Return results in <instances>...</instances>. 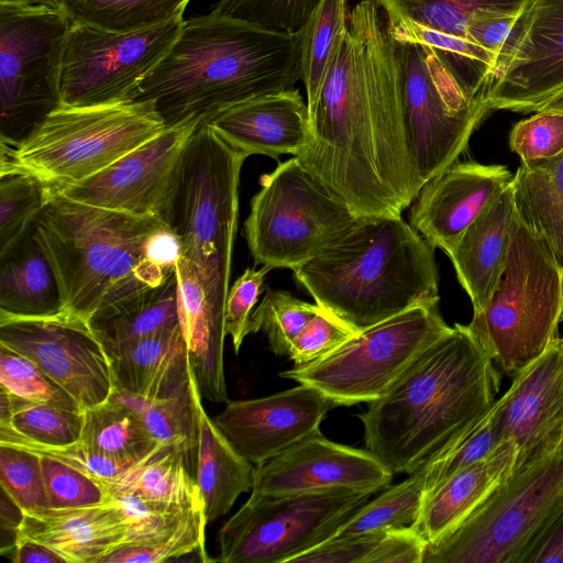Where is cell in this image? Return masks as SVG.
<instances>
[{"instance_id":"obj_20","label":"cell","mask_w":563,"mask_h":563,"mask_svg":"<svg viewBox=\"0 0 563 563\" xmlns=\"http://www.w3.org/2000/svg\"><path fill=\"white\" fill-rule=\"evenodd\" d=\"M394 474L369 451L328 440L321 431L255 467L251 494L291 495L331 489L378 492Z\"/></svg>"},{"instance_id":"obj_11","label":"cell","mask_w":563,"mask_h":563,"mask_svg":"<svg viewBox=\"0 0 563 563\" xmlns=\"http://www.w3.org/2000/svg\"><path fill=\"white\" fill-rule=\"evenodd\" d=\"M563 508V449L515 471L461 525L428 543L422 563H522Z\"/></svg>"},{"instance_id":"obj_26","label":"cell","mask_w":563,"mask_h":563,"mask_svg":"<svg viewBox=\"0 0 563 563\" xmlns=\"http://www.w3.org/2000/svg\"><path fill=\"white\" fill-rule=\"evenodd\" d=\"M517 449L503 441L486 457L460 470L427 494L418 528L433 543L461 525L514 473Z\"/></svg>"},{"instance_id":"obj_27","label":"cell","mask_w":563,"mask_h":563,"mask_svg":"<svg viewBox=\"0 0 563 563\" xmlns=\"http://www.w3.org/2000/svg\"><path fill=\"white\" fill-rule=\"evenodd\" d=\"M108 356L115 389L145 399L170 396L192 379L180 324L135 341Z\"/></svg>"},{"instance_id":"obj_24","label":"cell","mask_w":563,"mask_h":563,"mask_svg":"<svg viewBox=\"0 0 563 563\" xmlns=\"http://www.w3.org/2000/svg\"><path fill=\"white\" fill-rule=\"evenodd\" d=\"M18 537L53 550L66 563H100L128 542L129 525L115 504L48 508L24 514Z\"/></svg>"},{"instance_id":"obj_17","label":"cell","mask_w":563,"mask_h":563,"mask_svg":"<svg viewBox=\"0 0 563 563\" xmlns=\"http://www.w3.org/2000/svg\"><path fill=\"white\" fill-rule=\"evenodd\" d=\"M482 81L490 111L536 112L563 91V0H529Z\"/></svg>"},{"instance_id":"obj_12","label":"cell","mask_w":563,"mask_h":563,"mask_svg":"<svg viewBox=\"0 0 563 563\" xmlns=\"http://www.w3.org/2000/svg\"><path fill=\"white\" fill-rule=\"evenodd\" d=\"M438 303L417 306L362 330L325 357L279 376L314 387L334 407L374 401L451 330Z\"/></svg>"},{"instance_id":"obj_23","label":"cell","mask_w":563,"mask_h":563,"mask_svg":"<svg viewBox=\"0 0 563 563\" xmlns=\"http://www.w3.org/2000/svg\"><path fill=\"white\" fill-rule=\"evenodd\" d=\"M203 122L246 156H298L312 140L309 109L297 89L255 97Z\"/></svg>"},{"instance_id":"obj_9","label":"cell","mask_w":563,"mask_h":563,"mask_svg":"<svg viewBox=\"0 0 563 563\" xmlns=\"http://www.w3.org/2000/svg\"><path fill=\"white\" fill-rule=\"evenodd\" d=\"M388 36L398 67L407 146L422 186L457 159L490 110L483 92L439 51Z\"/></svg>"},{"instance_id":"obj_32","label":"cell","mask_w":563,"mask_h":563,"mask_svg":"<svg viewBox=\"0 0 563 563\" xmlns=\"http://www.w3.org/2000/svg\"><path fill=\"white\" fill-rule=\"evenodd\" d=\"M516 216L563 263V154L521 162L511 181Z\"/></svg>"},{"instance_id":"obj_4","label":"cell","mask_w":563,"mask_h":563,"mask_svg":"<svg viewBox=\"0 0 563 563\" xmlns=\"http://www.w3.org/2000/svg\"><path fill=\"white\" fill-rule=\"evenodd\" d=\"M294 275L317 305L357 332L439 302L434 247L401 216L361 217Z\"/></svg>"},{"instance_id":"obj_45","label":"cell","mask_w":563,"mask_h":563,"mask_svg":"<svg viewBox=\"0 0 563 563\" xmlns=\"http://www.w3.org/2000/svg\"><path fill=\"white\" fill-rule=\"evenodd\" d=\"M318 310L319 305L302 301L288 291L267 289L251 314L250 333L262 331L274 354L287 355L294 339Z\"/></svg>"},{"instance_id":"obj_44","label":"cell","mask_w":563,"mask_h":563,"mask_svg":"<svg viewBox=\"0 0 563 563\" xmlns=\"http://www.w3.org/2000/svg\"><path fill=\"white\" fill-rule=\"evenodd\" d=\"M498 410L497 399L486 413L430 462L427 494L460 470L489 455L503 442Z\"/></svg>"},{"instance_id":"obj_55","label":"cell","mask_w":563,"mask_h":563,"mask_svg":"<svg viewBox=\"0 0 563 563\" xmlns=\"http://www.w3.org/2000/svg\"><path fill=\"white\" fill-rule=\"evenodd\" d=\"M522 563H563V508L532 544Z\"/></svg>"},{"instance_id":"obj_34","label":"cell","mask_w":563,"mask_h":563,"mask_svg":"<svg viewBox=\"0 0 563 563\" xmlns=\"http://www.w3.org/2000/svg\"><path fill=\"white\" fill-rule=\"evenodd\" d=\"M427 540L418 526L331 538L291 563H422Z\"/></svg>"},{"instance_id":"obj_56","label":"cell","mask_w":563,"mask_h":563,"mask_svg":"<svg viewBox=\"0 0 563 563\" xmlns=\"http://www.w3.org/2000/svg\"><path fill=\"white\" fill-rule=\"evenodd\" d=\"M180 256V239L170 225H164L150 235L146 242V257L150 262L168 272L174 269Z\"/></svg>"},{"instance_id":"obj_61","label":"cell","mask_w":563,"mask_h":563,"mask_svg":"<svg viewBox=\"0 0 563 563\" xmlns=\"http://www.w3.org/2000/svg\"><path fill=\"white\" fill-rule=\"evenodd\" d=\"M0 4H11V5H49V7L59 8V0H0Z\"/></svg>"},{"instance_id":"obj_52","label":"cell","mask_w":563,"mask_h":563,"mask_svg":"<svg viewBox=\"0 0 563 563\" xmlns=\"http://www.w3.org/2000/svg\"><path fill=\"white\" fill-rule=\"evenodd\" d=\"M509 145L521 162L563 154V114L540 111L516 123L509 135Z\"/></svg>"},{"instance_id":"obj_40","label":"cell","mask_w":563,"mask_h":563,"mask_svg":"<svg viewBox=\"0 0 563 563\" xmlns=\"http://www.w3.org/2000/svg\"><path fill=\"white\" fill-rule=\"evenodd\" d=\"M347 0H320L297 32L300 71L309 113L314 109L341 33L349 24Z\"/></svg>"},{"instance_id":"obj_50","label":"cell","mask_w":563,"mask_h":563,"mask_svg":"<svg viewBox=\"0 0 563 563\" xmlns=\"http://www.w3.org/2000/svg\"><path fill=\"white\" fill-rule=\"evenodd\" d=\"M113 504L123 511L129 525L125 544L140 543L174 528L196 506L183 507L142 498L129 492L111 489Z\"/></svg>"},{"instance_id":"obj_36","label":"cell","mask_w":563,"mask_h":563,"mask_svg":"<svg viewBox=\"0 0 563 563\" xmlns=\"http://www.w3.org/2000/svg\"><path fill=\"white\" fill-rule=\"evenodd\" d=\"M109 490L183 507L202 504L196 482V464L181 450L161 445L150 457L112 483Z\"/></svg>"},{"instance_id":"obj_57","label":"cell","mask_w":563,"mask_h":563,"mask_svg":"<svg viewBox=\"0 0 563 563\" xmlns=\"http://www.w3.org/2000/svg\"><path fill=\"white\" fill-rule=\"evenodd\" d=\"M518 16L494 18L470 25L466 38L492 52L496 59Z\"/></svg>"},{"instance_id":"obj_10","label":"cell","mask_w":563,"mask_h":563,"mask_svg":"<svg viewBox=\"0 0 563 563\" xmlns=\"http://www.w3.org/2000/svg\"><path fill=\"white\" fill-rule=\"evenodd\" d=\"M244 236L255 265L295 271L358 221L350 206L295 156L261 177Z\"/></svg>"},{"instance_id":"obj_46","label":"cell","mask_w":563,"mask_h":563,"mask_svg":"<svg viewBox=\"0 0 563 563\" xmlns=\"http://www.w3.org/2000/svg\"><path fill=\"white\" fill-rule=\"evenodd\" d=\"M38 455L49 508H81L113 504L112 495L104 482L63 461Z\"/></svg>"},{"instance_id":"obj_18","label":"cell","mask_w":563,"mask_h":563,"mask_svg":"<svg viewBox=\"0 0 563 563\" xmlns=\"http://www.w3.org/2000/svg\"><path fill=\"white\" fill-rule=\"evenodd\" d=\"M0 344L24 355L82 410L114 391L110 360L89 323L70 314L0 321Z\"/></svg>"},{"instance_id":"obj_43","label":"cell","mask_w":563,"mask_h":563,"mask_svg":"<svg viewBox=\"0 0 563 563\" xmlns=\"http://www.w3.org/2000/svg\"><path fill=\"white\" fill-rule=\"evenodd\" d=\"M52 196V187L33 175H0V254L31 228Z\"/></svg>"},{"instance_id":"obj_25","label":"cell","mask_w":563,"mask_h":563,"mask_svg":"<svg viewBox=\"0 0 563 563\" xmlns=\"http://www.w3.org/2000/svg\"><path fill=\"white\" fill-rule=\"evenodd\" d=\"M515 221L512 189H505L465 229L448 255L468 295L473 313L492 299L504 273Z\"/></svg>"},{"instance_id":"obj_6","label":"cell","mask_w":563,"mask_h":563,"mask_svg":"<svg viewBox=\"0 0 563 563\" xmlns=\"http://www.w3.org/2000/svg\"><path fill=\"white\" fill-rule=\"evenodd\" d=\"M246 157L200 122L184 154L172 224L212 318L224 328L240 175Z\"/></svg>"},{"instance_id":"obj_33","label":"cell","mask_w":563,"mask_h":563,"mask_svg":"<svg viewBox=\"0 0 563 563\" xmlns=\"http://www.w3.org/2000/svg\"><path fill=\"white\" fill-rule=\"evenodd\" d=\"M386 23L410 22L440 33L464 37L475 22L519 16L529 0H375Z\"/></svg>"},{"instance_id":"obj_7","label":"cell","mask_w":563,"mask_h":563,"mask_svg":"<svg viewBox=\"0 0 563 563\" xmlns=\"http://www.w3.org/2000/svg\"><path fill=\"white\" fill-rule=\"evenodd\" d=\"M563 319V263L515 212L501 279L467 324L493 363L515 376L558 338Z\"/></svg>"},{"instance_id":"obj_48","label":"cell","mask_w":563,"mask_h":563,"mask_svg":"<svg viewBox=\"0 0 563 563\" xmlns=\"http://www.w3.org/2000/svg\"><path fill=\"white\" fill-rule=\"evenodd\" d=\"M0 485L24 514L49 508L40 455L0 444Z\"/></svg>"},{"instance_id":"obj_31","label":"cell","mask_w":563,"mask_h":563,"mask_svg":"<svg viewBox=\"0 0 563 563\" xmlns=\"http://www.w3.org/2000/svg\"><path fill=\"white\" fill-rule=\"evenodd\" d=\"M88 323L107 354L180 324L175 268L161 285L96 311Z\"/></svg>"},{"instance_id":"obj_28","label":"cell","mask_w":563,"mask_h":563,"mask_svg":"<svg viewBox=\"0 0 563 563\" xmlns=\"http://www.w3.org/2000/svg\"><path fill=\"white\" fill-rule=\"evenodd\" d=\"M63 311L55 271L33 223L0 254V321L49 318Z\"/></svg>"},{"instance_id":"obj_42","label":"cell","mask_w":563,"mask_h":563,"mask_svg":"<svg viewBox=\"0 0 563 563\" xmlns=\"http://www.w3.org/2000/svg\"><path fill=\"white\" fill-rule=\"evenodd\" d=\"M206 526L203 507L198 505L168 531L144 542L124 544L100 563H162L194 552L201 555L202 562L216 561L207 555L205 549Z\"/></svg>"},{"instance_id":"obj_35","label":"cell","mask_w":563,"mask_h":563,"mask_svg":"<svg viewBox=\"0 0 563 563\" xmlns=\"http://www.w3.org/2000/svg\"><path fill=\"white\" fill-rule=\"evenodd\" d=\"M79 442L103 456L128 463L146 460L162 445L137 412L112 396L84 410Z\"/></svg>"},{"instance_id":"obj_39","label":"cell","mask_w":563,"mask_h":563,"mask_svg":"<svg viewBox=\"0 0 563 563\" xmlns=\"http://www.w3.org/2000/svg\"><path fill=\"white\" fill-rule=\"evenodd\" d=\"M190 0H59L71 23L125 33L184 19Z\"/></svg>"},{"instance_id":"obj_13","label":"cell","mask_w":563,"mask_h":563,"mask_svg":"<svg viewBox=\"0 0 563 563\" xmlns=\"http://www.w3.org/2000/svg\"><path fill=\"white\" fill-rule=\"evenodd\" d=\"M70 26L59 8L0 4V145L20 143L62 106L59 70Z\"/></svg>"},{"instance_id":"obj_53","label":"cell","mask_w":563,"mask_h":563,"mask_svg":"<svg viewBox=\"0 0 563 563\" xmlns=\"http://www.w3.org/2000/svg\"><path fill=\"white\" fill-rule=\"evenodd\" d=\"M0 444L57 459L104 483L115 482L141 463L121 462L103 456L80 442L65 446H47L18 439H0Z\"/></svg>"},{"instance_id":"obj_51","label":"cell","mask_w":563,"mask_h":563,"mask_svg":"<svg viewBox=\"0 0 563 563\" xmlns=\"http://www.w3.org/2000/svg\"><path fill=\"white\" fill-rule=\"evenodd\" d=\"M356 333L336 314L319 306L294 339L287 355L297 366L310 364L325 357Z\"/></svg>"},{"instance_id":"obj_58","label":"cell","mask_w":563,"mask_h":563,"mask_svg":"<svg viewBox=\"0 0 563 563\" xmlns=\"http://www.w3.org/2000/svg\"><path fill=\"white\" fill-rule=\"evenodd\" d=\"M0 504V553L7 556L15 545L24 514L2 488Z\"/></svg>"},{"instance_id":"obj_62","label":"cell","mask_w":563,"mask_h":563,"mask_svg":"<svg viewBox=\"0 0 563 563\" xmlns=\"http://www.w3.org/2000/svg\"><path fill=\"white\" fill-rule=\"evenodd\" d=\"M561 340H562V343H563V338H561Z\"/></svg>"},{"instance_id":"obj_38","label":"cell","mask_w":563,"mask_h":563,"mask_svg":"<svg viewBox=\"0 0 563 563\" xmlns=\"http://www.w3.org/2000/svg\"><path fill=\"white\" fill-rule=\"evenodd\" d=\"M84 410L34 402L1 388L0 439H18L47 446L79 442Z\"/></svg>"},{"instance_id":"obj_21","label":"cell","mask_w":563,"mask_h":563,"mask_svg":"<svg viewBox=\"0 0 563 563\" xmlns=\"http://www.w3.org/2000/svg\"><path fill=\"white\" fill-rule=\"evenodd\" d=\"M333 407L321 391L299 384L262 398L228 400L212 419L235 451L258 466L320 431Z\"/></svg>"},{"instance_id":"obj_54","label":"cell","mask_w":563,"mask_h":563,"mask_svg":"<svg viewBox=\"0 0 563 563\" xmlns=\"http://www.w3.org/2000/svg\"><path fill=\"white\" fill-rule=\"evenodd\" d=\"M268 266L260 269L246 268L229 288L225 301V332L231 336L233 349L239 353L247 334H250V319L252 309L258 300Z\"/></svg>"},{"instance_id":"obj_5","label":"cell","mask_w":563,"mask_h":563,"mask_svg":"<svg viewBox=\"0 0 563 563\" xmlns=\"http://www.w3.org/2000/svg\"><path fill=\"white\" fill-rule=\"evenodd\" d=\"M34 223L57 277L63 312L87 322L96 311L161 285L170 272L146 257L150 235L168 225L159 219L53 192Z\"/></svg>"},{"instance_id":"obj_37","label":"cell","mask_w":563,"mask_h":563,"mask_svg":"<svg viewBox=\"0 0 563 563\" xmlns=\"http://www.w3.org/2000/svg\"><path fill=\"white\" fill-rule=\"evenodd\" d=\"M111 396L137 412L158 444L181 450L196 464L202 398L194 376L189 385L159 399L150 400L115 388Z\"/></svg>"},{"instance_id":"obj_30","label":"cell","mask_w":563,"mask_h":563,"mask_svg":"<svg viewBox=\"0 0 563 563\" xmlns=\"http://www.w3.org/2000/svg\"><path fill=\"white\" fill-rule=\"evenodd\" d=\"M198 430L196 482L209 523L227 515L241 494L252 490L256 466L235 451L202 402Z\"/></svg>"},{"instance_id":"obj_15","label":"cell","mask_w":563,"mask_h":563,"mask_svg":"<svg viewBox=\"0 0 563 563\" xmlns=\"http://www.w3.org/2000/svg\"><path fill=\"white\" fill-rule=\"evenodd\" d=\"M183 22L125 33L71 23L59 70L62 104L92 107L128 100L168 52Z\"/></svg>"},{"instance_id":"obj_19","label":"cell","mask_w":563,"mask_h":563,"mask_svg":"<svg viewBox=\"0 0 563 563\" xmlns=\"http://www.w3.org/2000/svg\"><path fill=\"white\" fill-rule=\"evenodd\" d=\"M498 402L501 439L511 440L517 449L515 471L563 449L561 338L558 336L537 360L514 376Z\"/></svg>"},{"instance_id":"obj_2","label":"cell","mask_w":563,"mask_h":563,"mask_svg":"<svg viewBox=\"0 0 563 563\" xmlns=\"http://www.w3.org/2000/svg\"><path fill=\"white\" fill-rule=\"evenodd\" d=\"M300 78L297 32L211 12L184 20L168 52L128 100L151 102L170 126L207 121L238 103L291 89Z\"/></svg>"},{"instance_id":"obj_22","label":"cell","mask_w":563,"mask_h":563,"mask_svg":"<svg viewBox=\"0 0 563 563\" xmlns=\"http://www.w3.org/2000/svg\"><path fill=\"white\" fill-rule=\"evenodd\" d=\"M514 175L504 165L453 163L426 181L410 205V224L446 255Z\"/></svg>"},{"instance_id":"obj_49","label":"cell","mask_w":563,"mask_h":563,"mask_svg":"<svg viewBox=\"0 0 563 563\" xmlns=\"http://www.w3.org/2000/svg\"><path fill=\"white\" fill-rule=\"evenodd\" d=\"M320 0H220L212 13L277 32L296 33Z\"/></svg>"},{"instance_id":"obj_16","label":"cell","mask_w":563,"mask_h":563,"mask_svg":"<svg viewBox=\"0 0 563 563\" xmlns=\"http://www.w3.org/2000/svg\"><path fill=\"white\" fill-rule=\"evenodd\" d=\"M200 122L189 119L166 126L100 173L53 192L172 227L184 154Z\"/></svg>"},{"instance_id":"obj_14","label":"cell","mask_w":563,"mask_h":563,"mask_svg":"<svg viewBox=\"0 0 563 563\" xmlns=\"http://www.w3.org/2000/svg\"><path fill=\"white\" fill-rule=\"evenodd\" d=\"M374 494L361 489L251 494L219 530L216 561L291 563L331 539Z\"/></svg>"},{"instance_id":"obj_29","label":"cell","mask_w":563,"mask_h":563,"mask_svg":"<svg viewBox=\"0 0 563 563\" xmlns=\"http://www.w3.org/2000/svg\"><path fill=\"white\" fill-rule=\"evenodd\" d=\"M179 292V323L190 371L202 399L227 402L224 375L225 328L212 318L192 266L180 256L175 265Z\"/></svg>"},{"instance_id":"obj_3","label":"cell","mask_w":563,"mask_h":563,"mask_svg":"<svg viewBox=\"0 0 563 563\" xmlns=\"http://www.w3.org/2000/svg\"><path fill=\"white\" fill-rule=\"evenodd\" d=\"M499 377L468 325L455 323L358 415L366 450L393 474L417 471L492 408Z\"/></svg>"},{"instance_id":"obj_1","label":"cell","mask_w":563,"mask_h":563,"mask_svg":"<svg viewBox=\"0 0 563 563\" xmlns=\"http://www.w3.org/2000/svg\"><path fill=\"white\" fill-rule=\"evenodd\" d=\"M375 0L350 12L299 162L357 217L401 216L421 184L406 141L393 43Z\"/></svg>"},{"instance_id":"obj_41","label":"cell","mask_w":563,"mask_h":563,"mask_svg":"<svg viewBox=\"0 0 563 563\" xmlns=\"http://www.w3.org/2000/svg\"><path fill=\"white\" fill-rule=\"evenodd\" d=\"M430 462L361 506L332 537L418 526L428 492Z\"/></svg>"},{"instance_id":"obj_60","label":"cell","mask_w":563,"mask_h":563,"mask_svg":"<svg viewBox=\"0 0 563 563\" xmlns=\"http://www.w3.org/2000/svg\"><path fill=\"white\" fill-rule=\"evenodd\" d=\"M540 111L563 114V91L549 99L536 112Z\"/></svg>"},{"instance_id":"obj_8","label":"cell","mask_w":563,"mask_h":563,"mask_svg":"<svg viewBox=\"0 0 563 563\" xmlns=\"http://www.w3.org/2000/svg\"><path fill=\"white\" fill-rule=\"evenodd\" d=\"M165 128L148 101L62 104L20 143L0 145V175L26 173L58 190L100 173Z\"/></svg>"},{"instance_id":"obj_59","label":"cell","mask_w":563,"mask_h":563,"mask_svg":"<svg viewBox=\"0 0 563 563\" xmlns=\"http://www.w3.org/2000/svg\"><path fill=\"white\" fill-rule=\"evenodd\" d=\"M7 558L13 563H66L53 550L23 537H18Z\"/></svg>"},{"instance_id":"obj_47","label":"cell","mask_w":563,"mask_h":563,"mask_svg":"<svg viewBox=\"0 0 563 563\" xmlns=\"http://www.w3.org/2000/svg\"><path fill=\"white\" fill-rule=\"evenodd\" d=\"M1 388L23 399L82 410L77 401L36 364L0 344Z\"/></svg>"}]
</instances>
